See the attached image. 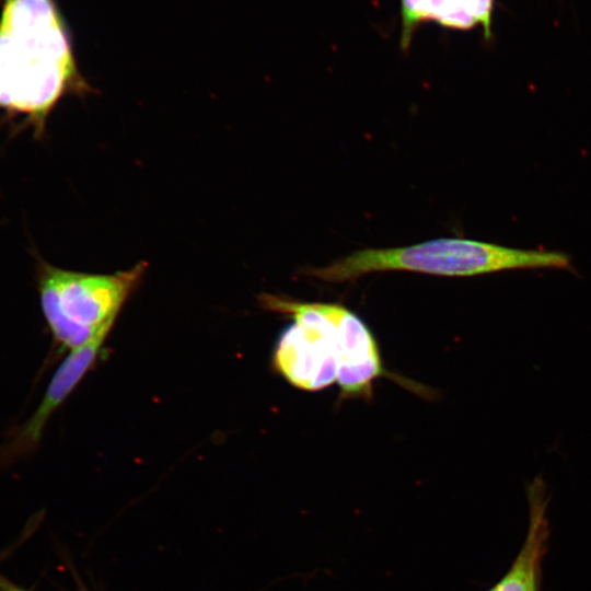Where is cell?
Masks as SVG:
<instances>
[{"label": "cell", "instance_id": "cell-5", "mask_svg": "<svg viewBox=\"0 0 591 591\" xmlns=\"http://www.w3.org/2000/svg\"><path fill=\"white\" fill-rule=\"evenodd\" d=\"M113 324H107L94 338L70 350L53 375L43 399L33 415L23 425L15 428L0 448V461L8 462L19 459L30 454L38 447L51 415L95 363Z\"/></svg>", "mask_w": 591, "mask_h": 591}, {"label": "cell", "instance_id": "cell-7", "mask_svg": "<svg viewBox=\"0 0 591 591\" xmlns=\"http://www.w3.org/2000/svg\"><path fill=\"white\" fill-rule=\"evenodd\" d=\"M472 0H401V48L407 50L415 30L428 21L453 30L467 31L477 23L471 12Z\"/></svg>", "mask_w": 591, "mask_h": 591}, {"label": "cell", "instance_id": "cell-1", "mask_svg": "<svg viewBox=\"0 0 591 591\" xmlns=\"http://www.w3.org/2000/svg\"><path fill=\"white\" fill-rule=\"evenodd\" d=\"M94 92L78 68L71 34L55 0H2L0 111L22 116L39 138L68 95Z\"/></svg>", "mask_w": 591, "mask_h": 591}, {"label": "cell", "instance_id": "cell-2", "mask_svg": "<svg viewBox=\"0 0 591 591\" xmlns=\"http://www.w3.org/2000/svg\"><path fill=\"white\" fill-rule=\"evenodd\" d=\"M571 268L561 252L521 250L468 239H436L392 248H364L302 274L326 282L352 281L370 273L414 271L471 277L514 269Z\"/></svg>", "mask_w": 591, "mask_h": 591}, {"label": "cell", "instance_id": "cell-9", "mask_svg": "<svg viewBox=\"0 0 591 591\" xmlns=\"http://www.w3.org/2000/svg\"><path fill=\"white\" fill-rule=\"evenodd\" d=\"M488 591H497V590H496V587H494V588L489 589Z\"/></svg>", "mask_w": 591, "mask_h": 591}, {"label": "cell", "instance_id": "cell-4", "mask_svg": "<svg viewBox=\"0 0 591 591\" xmlns=\"http://www.w3.org/2000/svg\"><path fill=\"white\" fill-rule=\"evenodd\" d=\"M258 300L264 309L294 320L277 343V372L305 391L323 390L337 381L349 337L350 311L336 303L301 302L270 293L260 294Z\"/></svg>", "mask_w": 591, "mask_h": 591}, {"label": "cell", "instance_id": "cell-6", "mask_svg": "<svg viewBox=\"0 0 591 591\" xmlns=\"http://www.w3.org/2000/svg\"><path fill=\"white\" fill-rule=\"evenodd\" d=\"M530 522L525 541L509 571L496 584L497 591H540L541 561L546 552L548 521L546 487L536 477L526 487Z\"/></svg>", "mask_w": 591, "mask_h": 591}, {"label": "cell", "instance_id": "cell-8", "mask_svg": "<svg viewBox=\"0 0 591 591\" xmlns=\"http://www.w3.org/2000/svg\"><path fill=\"white\" fill-rule=\"evenodd\" d=\"M0 591H26L11 583L9 580L0 576Z\"/></svg>", "mask_w": 591, "mask_h": 591}, {"label": "cell", "instance_id": "cell-3", "mask_svg": "<svg viewBox=\"0 0 591 591\" xmlns=\"http://www.w3.org/2000/svg\"><path fill=\"white\" fill-rule=\"evenodd\" d=\"M148 263L114 274L62 269L37 258L40 306L56 341L70 350L114 323L121 306L141 283Z\"/></svg>", "mask_w": 591, "mask_h": 591}]
</instances>
